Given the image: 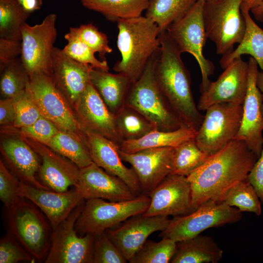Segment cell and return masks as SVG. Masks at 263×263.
Segmentation results:
<instances>
[{"mask_svg":"<svg viewBox=\"0 0 263 263\" xmlns=\"http://www.w3.org/2000/svg\"><path fill=\"white\" fill-rule=\"evenodd\" d=\"M258 159L244 142L236 139L210 154L187 176L191 186L193 208L209 200L223 202L231 187L247 179Z\"/></svg>","mask_w":263,"mask_h":263,"instance_id":"obj_1","label":"cell"},{"mask_svg":"<svg viewBox=\"0 0 263 263\" xmlns=\"http://www.w3.org/2000/svg\"><path fill=\"white\" fill-rule=\"evenodd\" d=\"M160 49L155 66L156 81L169 105L183 124L195 132L203 115L194 102L190 74L178 51L166 33L160 35Z\"/></svg>","mask_w":263,"mask_h":263,"instance_id":"obj_2","label":"cell"},{"mask_svg":"<svg viewBox=\"0 0 263 263\" xmlns=\"http://www.w3.org/2000/svg\"><path fill=\"white\" fill-rule=\"evenodd\" d=\"M117 44L121 59L113 67L134 83L143 74L149 61L160 49V31L151 19L140 16L117 21Z\"/></svg>","mask_w":263,"mask_h":263,"instance_id":"obj_3","label":"cell"},{"mask_svg":"<svg viewBox=\"0 0 263 263\" xmlns=\"http://www.w3.org/2000/svg\"><path fill=\"white\" fill-rule=\"evenodd\" d=\"M159 52L150 60L141 77L132 84L125 105L142 113L157 130L173 131L185 125L169 105L156 81L155 66Z\"/></svg>","mask_w":263,"mask_h":263,"instance_id":"obj_4","label":"cell"},{"mask_svg":"<svg viewBox=\"0 0 263 263\" xmlns=\"http://www.w3.org/2000/svg\"><path fill=\"white\" fill-rule=\"evenodd\" d=\"M150 204L149 196L143 194L119 202L101 199L85 200L83 208L76 221L75 229L80 236L99 235L132 217L144 214Z\"/></svg>","mask_w":263,"mask_h":263,"instance_id":"obj_5","label":"cell"},{"mask_svg":"<svg viewBox=\"0 0 263 263\" xmlns=\"http://www.w3.org/2000/svg\"><path fill=\"white\" fill-rule=\"evenodd\" d=\"M242 2V0L205 1L203 15L206 35L215 43L218 55L230 53L244 37L246 23Z\"/></svg>","mask_w":263,"mask_h":263,"instance_id":"obj_6","label":"cell"},{"mask_svg":"<svg viewBox=\"0 0 263 263\" xmlns=\"http://www.w3.org/2000/svg\"><path fill=\"white\" fill-rule=\"evenodd\" d=\"M7 212L9 232L36 260L47 256L52 233L43 213L25 198Z\"/></svg>","mask_w":263,"mask_h":263,"instance_id":"obj_7","label":"cell"},{"mask_svg":"<svg viewBox=\"0 0 263 263\" xmlns=\"http://www.w3.org/2000/svg\"><path fill=\"white\" fill-rule=\"evenodd\" d=\"M27 87L42 116L60 131L85 139L75 113L51 75L43 71L33 73L29 75Z\"/></svg>","mask_w":263,"mask_h":263,"instance_id":"obj_8","label":"cell"},{"mask_svg":"<svg viewBox=\"0 0 263 263\" xmlns=\"http://www.w3.org/2000/svg\"><path fill=\"white\" fill-rule=\"evenodd\" d=\"M204 0H198L193 8L183 18L175 21L165 32L178 51L187 52L196 60L202 75L201 93L207 88L214 65L203 55V48L207 39L204 22Z\"/></svg>","mask_w":263,"mask_h":263,"instance_id":"obj_9","label":"cell"},{"mask_svg":"<svg viewBox=\"0 0 263 263\" xmlns=\"http://www.w3.org/2000/svg\"><path fill=\"white\" fill-rule=\"evenodd\" d=\"M242 212L224 202L209 200L193 211L170 219L159 236L170 238L177 243L197 236L209 228L237 222L242 219Z\"/></svg>","mask_w":263,"mask_h":263,"instance_id":"obj_10","label":"cell"},{"mask_svg":"<svg viewBox=\"0 0 263 263\" xmlns=\"http://www.w3.org/2000/svg\"><path fill=\"white\" fill-rule=\"evenodd\" d=\"M206 111L194 139L198 147L210 155L234 139L241 126L243 105L218 103Z\"/></svg>","mask_w":263,"mask_h":263,"instance_id":"obj_11","label":"cell"},{"mask_svg":"<svg viewBox=\"0 0 263 263\" xmlns=\"http://www.w3.org/2000/svg\"><path fill=\"white\" fill-rule=\"evenodd\" d=\"M78 205L52 230L51 246L45 263H93L94 236H79L75 223L84 206Z\"/></svg>","mask_w":263,"mask_h":263,"instance_id":"obj_12","label":"cell"},{"mask_svg":"<svg viewBox=\"0 0 263 263\" xmlns=\"http://www.w3.org/2000/svg\"><path fill=\"white\" fill-rule=\"evenodd\" d=\"M56 14L48 15L40 24L21 27L22 52L20 56L29 76L43 71L51 75L52 54L57 36Z\"/></svg>","mask_w":263,"mask_h":263,"instance_id":"obj_13","label":"cell"},{"mask_svg":"<svg viewBox=\"0 0 263 263\" xmlns=\"http://www.w3.org/2000/svg\"><path fill=\"white\" fill-rule=\"evenodd\" d=\"M248 75V64L241 57L236 58L215 81H210L201 93L197 107L206 111L218 103H229L243 105L245 97Z\"/></svg>","mask_w":263,"mask_h":263,"instance_id":"obj_14","label":"cell"},{"mask_svg":"<svg viewBox=\"0 0 263 263\" xmlns=\"http://www.w3.org/2000/svg\"><path fill=\"white\" fill-rule=\"evenodd\" d=\"M248 64V84L243 105L242 121L234 139L244 142L259 158L263 146V94L256 85L258 64L251 56Z\"/></svg>","mask_w":263,"mask_h":263,"instance_id":"obj_15","label":"cell"},{"mask_svg":"<svg viewBox=\"0 0 263 263\" xmlns=\"http://www.w3.org/2000/svg\"><path fill=\"white\" fill-rule=\"evenodd\" d=\"M150 204L146 216H179L194 210L190 184L187 176L169 174L148 195Z\"/></svg>","mask_w":263,"mask_h":263,"instance_id":"obj_16","label":"cell"},{"mask_svg":"<svg viewBox=\"0 0 263 263\" xmlns=\"http://www.w3.org/2000/svg\"><path fill=\"white\" fill-rule=\"evenodd\" d=\"M75 114L83 131L103 136L115 143L119 148L123 140L112 113L99 93L90 82L74 105Z\"/></svg>","mask_w":263,"mask_h":263,"instance_id":"obj_17","label":"cell"},{"mask_svg":"<svg viewBox=\"0 0 263 263\" xmlns=\"http://www.w3.org/2000/svg\"><path fill=\"white\" fill-rule=\"evenodd\" d=\"M173 148H150L133 153H126L119 149L122 161L130 164L134 169L142 194L148 195L170 174Z\"/></svg>","mask_w":263,"mask_h":263,"instance_id":"obj_18","label":"cell"},{"mask_svg":"<svg viewBox=\"0 0 263 263\" xmlns=\"http://www.w3.org/2000/svg\"><path fill=\"white\" fill-rule=\"evenodd\" d=\"M169 221L167 216L140 214L131 217L119 226L109 229L106 232L129 262L150 235L164 230Z\"/></svg>","mask_w":263,"mask_h":263,"instance_id":"obj_19","label":"cell"},{"mask_svg":"<svg viewBox=\"0 0 263 263\" xmlns=\"http://www.w3.org/2000/svg\"><path fill=\"white\" fill-rule=\"evenodd\" d=\"M74 187L85 200L101 199L119 202L137 196L122 180L94 162L80 169L78 181Z\"/></svg>","mask_w":263,"mask_h":263,"instance_id":"obj_20","label":"cell"},{"mask_svg":"<svg viewBox=\"0 0 263 263\" xmlns=\"http://www.w3.org/2000/svg\"><path fill=\"white\" fill-rule=\"evenodd\" d=\"M19 193L43 213L52 230L85 200L74 187L66 191L57 192L38 188L20 181Z\"/></svg>","mask_w":263,"mask_h":263,"instance_id":"obj_21","label":"cell"},{"mask_svg":"<svg viewBox=\"0 0 263 263\" xmlns=\"http://www.w3.org/2000/svg\"><path fill=\"white\" fill-rule=\"evenodd\" d=\"M94 67L79 62L54 47L51 76L58 89L74 105L90 82V71Z\"/></svg>","mask_w":263,"mask_h":263,"instance_id":"obj_22","label":"cell"},{"mask_svg":"<svg viewBox=\"0 0 263 263\" xmlns=\"http://www.w3.org/2000/svg\"><path fill=\"white\" fill-rule=\"evenodd\" d=\"M94 163L106 171L122 180L137 196L142 194L137 175L127 168L119 154V146L112 140L96 133L84 132Z\"/></svg>","mask_w":263,"mask_h":263,"instance_id":"obj_23","label":"cell"},{"mask_svg":"<svg viewBox=\"0 0 263 263\" xmlns=\"http://www.w3.org/2000/svg\"><path fill=\"white\" fill-rule=\"evenodd\" d=\"M42 163L38 170L40 182L51 190L64 192L77 183L80 169L72 161L43 148H36Z\"/></svg>","mask_w":263,"mask_h":263,"instance_id":"obj_24","label":"cell"},{"mask_svg":"<svg viewBox=\"0 0 263 263\" xmlns=\"http://www.w3.org/2000/svg\"><path fill=\"white\" fill-rule=\"evenodd\" d=\"M1 149L4 157L21 182L38 188L51 190L37 179L36 175L40 165L39 159L36 151L28 145L19 139L10 138L2 141Z\"/></svg>","mask_w":263,"mask_h":263,"instance_id":"obj_25","label":"cell"},{"mask_svg":"<svg viewBox=\"0 0 263 263\" xmlns=\"http://www.w3.org/2000/svg\"><path fill=\"white\" fill-rule=\"evenodd\" d=\"M90 81L112 113L115 114L125 105L132 83L125 75L111 74L93 67L90 71Z\"/></svg>","mask_w":263,"mask_h":263,"instance_id":"obj_26","label":"cell"},{"mask_svg":"<svg viewBox=\"0 0 263 263\" xmlns=\"http://www.w3.org/2000/svg\"><path fill=\"white\" fill-rule=\"evenodd\" d=\"M223 255L222 249L210 237L200 234L177 242L172 263H217Z\"/></svg>","mask_w":263,"mask_h":263,"instance_id":"obj_27","label":"cell"},{"mask_svg":"<svg viewBox=\"0 0 263 263\" xmlns=\"http://www.w3.org/2000/svg\"><path fill=\"white\" fill-rule=\"evenodd\" d=\"M241 11L246 23L244 37L235 49L222 56L220 61L221 66L224 69L236 58L249 55L263 71V30L253 21L249 11L241 7Z\"/></svg>","mask_w":263,"mask_h":263,"instance_id":"obj_28","label":"cell"},{"mask_svg":"<svg viewBox=\"0 0 263 263\" xmlns=\"http://www.w3.org/2000/svg\"><path fill=\"white\" fill-rule=\"evenodd\" d=\"M196 134V132L185 125L173 131L156 130L138 139L123 141L119 149L126 153H133L150 148L175 147L195 138Z\"/></svg>","mask_w":263,"mask_h":263,"instance_id":"obj_29","label":"cell"},{"mask_svg":"<svg viewBox=\"0 0 263 263\" xmlns=\"http://www.w3.org/2000/svg\"><path fill=\"white\" fill-rule=\"evenodd\" d=\"M150 0H81L85 8L100 13L106 19L117 21L142 16Z\"/></svg>","mask_w":263,"mask_h":263,"instance_id":"obj_30","label":"cell"},{"mask_svg":"<svg viewBox=\"0 0 263 263\" xmlns=\"http://www.w3.org/2000/svg\"><path fill=\"white\" fill-rule=\"evenodd\" d=\"M198 0H150L145 17L151 19L161 33L185 16Z\"/></svg>","mask_w":263,"mask_h":263,"instance_id":"obj_31","label":"cell"},{"mask_svg":"<svg viewBox=\"0 0 263 263\" xmlns=\"http://www.w3.org/2000/svg\"><path fill=\"white\" fill-rule=\"evenodd\" d=\"M46 146L68 159L79 169L93 163L86 138L60 131Z\"/></svg>","mask_w":263,"mask_h":263,"instance_id":"obj_32","label":"cell"},{"mask_svg":"<svg viewBox=\"0 0 263 263\" xmlns=\"http://www.w3.org/2000/svg\"><path fill=\"white\" fill-rule=\"evenodd\" d=\"M114 115L117 132L123 141L137 140L157 130L147 117L129 106L125 105Z\"/></svg>","mask_w":263,"mask_h":263,"instance_id":"obj_33","label":"cell"},{"mask_svg":"<svg viewBox=\"0 0 263 263\" xmlns=\"http://www.w3.org/2000/svg\"><path fill=\"white\" fill-rule=\"evenodd\" d=\"M210 155L202 150L194 138L174 147L170 174L187 176L202 165Z\"/></svg>","mask_w":263,"mask_h":263,"instance_id":"obj_34","label":"cell"},{"mask_svg":"<svg viewBox=\"0 0 263 263\" xmlns=\"http://www.w3.org/2000/svg\"><path fill=\"white\" fill-rule=\"evenodd\" d=\"M30 14L16 0H0V38L21 41V27Z\"/></svg>","mask_w":263,"mask_h":263,"instance_id":"obj_35","label":"cell"},{"mask_svg":"<svg viewBox=\"0 0 263 263\" xmlns=\"http://www.w3.org/2000/svg\"><path fill=\"white\" fill-rule=\"evenodd\" d=\"M223 202L237 207L242 212H253L257 216L262 212L260 199L248 179L231 187L225 193Z\"/></svg>","mask_w":263,"mask_h":263,"instance_id":"obj_36","label":"cell"},{"mask_svg":"<svg viewBox=\"0 0 263 263\" xmlns=\"http://www.w3.org/2000/svg\"><path fill=\"white\" fill-rule=\"evenodd\" d=\"M177 250V243L163 238L159 242L147 240L129 261L130 263H168Z\"/></svg>","mask_w":263,"mask_h":263,"instance_id":"obj_37","label":"cell"},{"mask_svg":"<svg viewBox=\"0 0 263 263\" xmlns=\"http://www.w3.org/2000/svg\"><path fill=\"white\" fill-rule=\"evenodd\" d=\"M1 73L0 90L3 98H13L26 89L29 76L20 57L9 63Z\"/></svg>","mask_w":263,"mask_h":263,"instance_id":"obj_38","label":"cell"},{"mask_svg":"<svg viewBox=\"0 0 263 263\" xmlns=\"http://www.w3.org/2000/svg\"><path fill=\"white\" fill-rule=\"evenodd\" d=\"M67 44L62 49L67 56L76 61L104 71H108L109 67L106 60H99L94 56V53L82 42L71 31L64 36Z\"/></svg>","mask_w":263,"mask_h":263,"instance_id":"obj_39","label":"cell"},{"mask_svg":"<svg viewBox=\"0 0 263 263\" xmlns=\"http://www.w3.org/2000/svg\"><path fill=\"white\" fill-rule=\"evenodd\" d=\"M69 30L94 53H98L103 60H105L106 54L112 52L107 35L99 31L93 23L82 24L78 27H70Z\"/></svg>","mask_w":263,"mask_h":263,"instance_id":"obj_40","label":"cell"},{"mask_svg":"<svg viewBox=\"0 0 263 263\" xmlns=\"http://www.w3.org/2000/svg\"><path fill=\"white\" fill-rule=\"evenodd\" d=\"M13 99L16 111V119L13 123L15 127L21 128L30 126L41 115L27 85L24 90Z\"/></svg>","mask_w":263,"mask_h":263,"instance_id":"obj_41","label":"cell"},{"mask_svg":"<svg viewBox=\"0 0 263 263\" xmlns=\"http://www.w3.org/2000/svg\"><path fill=\"white\" fill-rule=\"evenodd\" d=\"M127 262L106 231L94 236L93 263H126Z\"/></svg>","mask_w":263,"mask_h":263,"instance_id":"obj_42","label":"cell"},{"mask_svg":"<svg viewBox=\"0 0 263 263\" xmlns=\"http://www.w3.org/2000/svg\"><path fill=\"white\" fill-rule=\"evenodd\" d=\"M20 181L0 161V199L7 210L18 204L23 198L19 193Z\"/></svg>","mask_w":263,"mask_h":263,"instance_id":"obj_43","label":"cell"},{"mask_svg":"<svg viewBox=\"0 0 263 263\" xmlns=\"http://www.w3.org/2000/svg\"><path fill=\"white\" fill-rule=\"evenodd\" d=\"M34 258L9 232L0 241V263H34Z\"/></svg>","mask_w":263,"mask_h":263,"instance_id":"obj_44","label":"cell"},{"mask_svg":"<svg viewBox=\"0 0 263 263\" xmlns=\"http://www.w3.org/2000/svg\"><path fill=\"white\" fill-rule=\"evenodd\" d=\"M20 130L25 136L45 145L60 131L53 122L42 115L33 124L22 127Z\"/></svg>","mask_w":263,"mask_h":263,"instance_id":"obj_45","label":"cell"},{"mask_svg":"<svg viewBox=\"0 0 263 263\" xmlns=\"http://www.w3.org/2000/svg\"><path fill=\"white\" fill-rule=\"evenodd\" d=\"M21 52V40L0 38V72L12 61L20 56Z\"/></svg>","mask_w":263,"mask_h":263,"instance_id":"obj_46","label":"cell"},{"mask_svg":"<svg viewBox=\"0 0 263 263\" xmlns=\"http://www.w3.org/2000/svg\"><path fill=\"white\" fill-rule=\"evenodd\" d=\"M247 179L263 204V146L260 156L249 172Z\"/></svg>","mask_w":263,"mask_h":263,"instance_id":"obj_47","label":"cell"},{"mask_svg":"<svg viewBox=\"0 0 263 263\" xmlns=\"http://www.w3.org/2000/svg\"><path fill=\"white\" fill-rule=\"evenodd\" d=\"M16 111L13 98H3L0 101V124L14 123Z\"/></svg>","mask_w":263,"mask_h":263,"instance_id":"obj_48","label":"cell"},{"mask_svg":"<svg viewBox=\"0 0 263 263\" xmlns=\"http://www.w3.org/2000/svg\"><path fill=\"white\" fill-rule=\"evenodd\" d=\"M28 12L31 14L41 8L42 0H16Z\"/></svg>","mask_w":263,"mask_h":263,"instance_id":"obj_49","label":"cell"},{"mask_svg":"<svg viewBox=\"0 0 263 263\" xmlns=\"http://www.w3.org/2000/svg\"><path fill=\"white\" fill-rule=\"evenodd\" d=\"M241 7L250 11L260 5L263 0H242Z\"/></svg>","mask_w":263,"mask_h":263,"instance_id":"obj_50","label":"cell"},{"mask_svg":"<svg viewBox=\"0 0 263 263\" xmlns=\"http://www.w3.org/2000/svg\"><path fill=\"white\" fill-rule=\"evenodd\" d=\"M250 11L256 20L261 22L263 21V1Z\"/></svg>","mask_w":263,"mask_h":263,"instance_id":"obj_51","label":"cell"},{"mask_svg":"<svg viewBox=\"0 0 263 263\" xmlns=\"http://www.w3.org/2000/svg\"><path fill=\"white\" fill-rule=\"evenodd\" d=\"M256 85L263 94V71H258L256 77ZM262 112L263 114V103L262 107Z\"/></svg>","mask_w":263,"mask_h":263,"instance_id":"obj_52","label":"cell"},{"mask_svg":"<svg viewBox=\"0 0 263 263\" xmlns=\"http://www.w3.org/2000/svg\"><path fill=\"white\" fill-rule=\"evenodd\" d=\"M204 0L206 1L210 0Z\"/></svg>","mask_w":263,"mask_h":263,"instance_id":"obj_53","label":"cell"}]
</instances>
